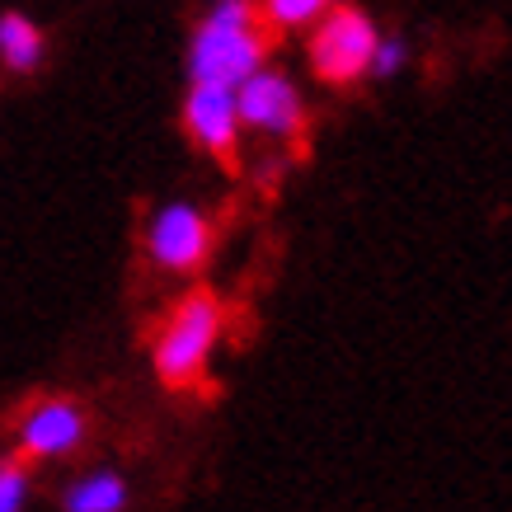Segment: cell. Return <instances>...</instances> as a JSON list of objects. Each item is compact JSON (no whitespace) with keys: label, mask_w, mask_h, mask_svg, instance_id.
<instances>
[{"label":"cell","mask_w":512,"mask_h":512,"mask_svg":"<svg viewBox=\"0 0 512 512\" xmlns=\"http://www.w3.org/2000/svg\"><path fill=\"white\" fill-rule=\"evenodd\" d=\"M235 118L268 132V137L292 141L296 156H306V113H301V99H296L292 80L278 76V71H254V76L240 80Z\"/></svg>","instance_id":"cell-3"},{"label":"cell","mask_w":512,"mask_h":512,"mask_svg":"<svg viewBox=\"0 0 512 512\" xmlns=\"http://www.w3.org/2000/svg\"><path fill=\"white\" fill-rule=\"evenodd\" d=\"M278 24L264 15V5H249V0H231L221 5L217 15L198 29L193 43V80L198 85H226L235 90L245 76L259 71L268 52L278 47Z\"/></svg>","instance_id":"cell-1"},{"label":"cell","mask_w":512,"mask_h":512,"mask_svg":"<svg viewBox=\"0 0 512 512\" xmlns=\"http://www.w3.org/2000/svg\"><path fill=\"white\" fill-rule=\"evenodd\" d=\"M123 498H127V489L118 475H94V480L76 484L66 494V512H118Z\"/></svg>","instance_id":"cell-9"},{"label":"cell","mask_w":512,"mask_h":512,"mask_svg":"<svg viewBox=\"0 0 512 512\" xmlns=\"http://www.w3.org/2000/svg\"><path fill=\"white\" fill-rule=\"evenodd\" d=\"M43 57V33L33 29L24 15H5L0 19V62L10 71H33Z\"/></svg>","instance_id":"cell-8"},{"label":"cell","mask_w":512,"mask_h":512,"mask_svg":"<svg viewBox=\"0 0 512 512\" xmlns=\"http://www.w3.org/2000/svg\"><path fill=\"white\" fill-rule=\"evenodd\" d=\"M85 433V414L71 400H47L24 419V442H19V461H38V456H62Z\"/></svg>","instance_id":"cell-7"},{"label":"cell","mask_w":512,"mask_h":512,"mask_svg":"<svg viewBox=\"0 0 512 512\" xmlns=\"http://www.w3.org/2000/svg\"><path fill=\"white\" fill-rule=\"evenodd\" d=\"M24 489H29V461H5L0 466V512H19L24 503Z\"/></svg>","instance_id":"cell-11"},{"label":"cell","mask_w":512,"mask_h":512,"mask_svg":"<svg viewBox=\"0 0 512 512\" xmlns=\"http://www.w3.org/2000/svg\"><path fill=\"white\" fill-rule=\"evenodd\" d=\"M151 254L170 273H193L212 254V221L193 212V207H184V202H174L151 221Z\"/></svg>","instance_id":"cell-5"},{"label":"cell","mask_w":512,"mask_h":512,"mask_svg":"<svg viewBox=\"0 0 512 512\" xmlns=\"http://www.w3.org/2000/svg\"><path fill=\"white\" fill-rule=\"evenodd\" d=\"M372 62L381 66V71H395V66L404 62V47H400V43H390V47H376V52H372Z\"/></svg>","instance_id":"cell-12"},{"label":"cell","mask_w":512,"mask_h":512,"mask_svg":"<svg viewBox=\"0 0 512 512\" xmlns=\"http://www.w3.org/2000/svg\"><path fill=\"white\" fill-rule=\"evenodd\" d=\"M372 52H376V33H372V24H367V15H357L353 5L329 10V19L311 38V66L329 85L357 80L372 66Z\"/></svg>","instance_id":"cell-4"},{"label":"cell","mask_w":512,"mask_h":512,"mask_svg":"<svg viewBox=\"0 0 512 512\" xmlns=\"http://www.w3.org/2000/svg\"><path fill=\"white\" fill-rule=\"evenodd\" d=\"M221 334V301L217 292H188L179 306L170 311V320L160 325L156 334V372L170 390L193 386L207 367V353Z\"/></svg>","instance_id":"cell-2"},{"label":"cell","mask_w":512,"mask_h":512,"mask_svg":"<svg viewBox=\"0 0 512 512\" xmlns=\"http://www.w3.org/2000/svg\"><path fill=\"white\" fill-rule=\"evenodd\" d=\"M329 0H264V15L278 24V29H296V24H311Z\"/></svg>","instance_id":"cell-10"},{"label":"cell","mask_w":512,"mask_h":512,"mask_svg":"<svg viewBox=\"0 0 512 512\" xmlns=\"http://www.w3.org/2000/svg\"><path fill=\"white\" fill-rule=\"evenodd\" d=\"M184 127L188 137L198 141L202 151H212L231 174L240 170V160H235V127H240L235 90H226V85H193L184 104Z\"/></svg>","instance_id":"cell-6"}]
</instances>
